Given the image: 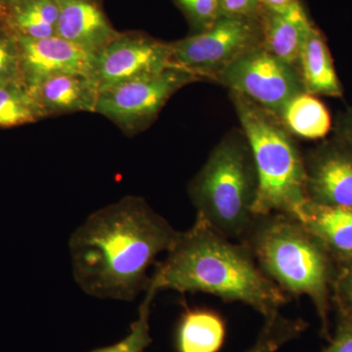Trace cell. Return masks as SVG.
Instances as JSON below:
<instances>
[{"label": "cell", "mask_w": 352, "mask_h": 352, "mask_svg": "<svg viewBox=\"0 0 352 352\" xmlns=\"http://www.w3.org/2000/svg\"><path fill=\"white\" fill-rule=\"evenodd\" d=\"M180 231L145 199L126 196L92 212L69 240L73 276L87 295L133 302L147 291L148 270Z\"/></svg>", "instance_id": "6da1fadb"}, {"label": "cell", "mask_w": 352, "mask_h": 352, "mask_svg": "<svg viewBox=\"0 0 352 352\" xmlns=\"http://www.w3.org/2000/svg\"><path fill=\"white\" fill-rule=\"evenodd\" d=\"M205 293L254 308L264 319L280 312L289 296L259 267L244 242L234 243L196 217L157 261L148 289Z\"/></svg>", "instance_id": "7a4b0ae2"}, {"label": "cell", "mask_w": 352, "mask_h": 352, "mask_svg": "<svg viewBox=\"0 0 352 352\" xmlns=\"http://www.w3.org/2000/svg\"><path fill=\"white\" fill-rule=\"evenodd\" d=\"M240 242L250 248L264 274L287 295L311 300L321 336L330 340L329 316L337 263L320 241L296 217L270 214L256 217Z\"/></svg>", "instance_id": "3957f363"}, {"label": "cell", "mask_w": 352, "mask_h": 352, "mask_svg": "<svg viewBox=\"0 0 352 352\" xmlns=\"http://www.w3.org/2000/svg\"><path fill=\"white\" fill-rule=\"evenodd\" d=\"M258 191L256 164L242 129L224 136L188 186L196 217L229 239L239 241L256 219Z\"/></svg>", "instance_id": "277c9868"}, {"label": "cell", "mask_w": 352, "mask_h": 352, "mask_svg": "<svg viewBox=\"0 0 352 352\" xmlns=\"http://www.w3.org/2000/svg\"><path fill=\"white\" fill-rule=\"evenodd\" d=\"M230 94L258 173L254 215L284 214L296 217L307 201L302 155L274 113L243 95Z\"/></svg>", "instance_id": "5b68a950"}, {"label": "cell", "mask_w": 352, "mask_h": 352, "mask_svg": "<svg viewBox=\"0 0 352 352\" xmlns=\"http://www.w3.org/2000/svg\"><path fill=\"white\" fill-rule=\"evenodd\" d=\"M258 17L220 16L206 31L170 43V67L214 82L241 57L263 46Z\"/></svg>", "instance_id": "8992f818"}, {"label": "cell", "mask_w": 352, "mask_h": 352, "mask_svg": "<svg viewBox=\"0 0 352 352\" xmlns=\"http://www.w3.org/2000/svg\"><path fill=\"white\" fill-rule=\"evenodd\" d=\"M200 82L188 72L176 68L122 83L99 94L95 113L115 122L126 134L138 133L156 119L176 91Z\"/></svg>", "instance_id": "52a82bcc"}, {"label": "cell", "mask_w": 352, "mask_h": 352, "mask_svg": "<svg viewBox=\"0 0 352 352\" xmlns=\"http://www.w3.org/2000/svg\"><path fill=\"white\" fill-rule=\"evenodd\" d=\"M215 82L275 116L289 99L305 92L298 69L273 56L263 46L234 62Z\"/></svg>", "instance_id": "ba28073f"}, {"label": "cell", "mask_w": 352, "mask_h": 352, "mask_svg": "<svg viewBox=\"0 0 352 352\" xmlns=\"http://www.w3.org/2000/svg\"><path fill=\"white\" fill-rule=\"evenodd\" d=\"M168 68H171L170 43L142 34H120L95 56L92 78L100 94Z\"/></svg>", "instance_id": "9c48e42d"}, {"label": "cell", "mask_w": 352, "mask_h": 352, "mask_svg": "<svg viewBox=\"0 0 352 352\" xmlns=\"http://www.w3.org/2000/svg\"><path fill=\"white\" fill-rule=\"evenodd\" d=\"M305 159V196L317 205L352 208V148L337 138Z\"/></svg>", "instance_id": "30bf717a"}, {"label": "cell", "mask_w": 352, "mask_h": 352, "mask_svg": "<svg viewBox=\"0 0 352 352\" xmlns=\"http://www.w3.org/2000/svg\"><path fill=\"white\" fill-rule=\"evenodd\" d=\"M14 38L19 47L23 80L29 88L61 74H94V55L59 36Z\"/></svg>", "instance_id": "8fae6325"}, {"label": "cell", "mask_w": 352, "mask_h": 352, "mask_svg": "<svg viewBox=\"0 0 352 352\" xmlns=\"http://www.w3.org/2000/svg\"><path fill=\"white\" fill-rule=\"evenodd\" d=\"M56 36L96 56L120 36L94 0H56Z\"/></svg>", "instance_id": "7c38bea8"}, {"label": "cell", "mask_w": 352, "mask_h": 352, "mask_svg": "<svg viewBox=\"0 0 352 352\" xmlns=\"http://www.w3.org/2000/svg\"><path fill=\"white\" fill-rule=\"evenodd\" d=\"M44 119L63 113H95L99 88L92 76L61 74L29 88Z\"/></svg>", "instance_id": "4fadbf2b"}, {"label": "cell", "mask_w": 352, "mask_h": 352, "mask_svg": "<svg viewBox=\"0 0 352 352\" xmlns=\"http://www.w3.org/2000/svg\"><path fill=\"white\" fill-rule=\"evenodd\" d=\"M296 219L320 241L337 264L352 261V208L307 201Z\"/></svg>", "instance_id": "5bb4252c"}, {"label": "cell", "mask_w": 352, "mask_h": 352, "mask_svg": "<svg viewBox=\"0 0 352 352\" xmlns=\"http://www.w3.org/2000/svg\"><path fill=\"white\" fill-rule=\"evenodd\" d=\"M298 69L307 94L335 98L342 96V83L336 73L327 43L314 25L303 39Z\"/></svg>", "instance_id": "9a60e30c"}, {"label": "cell", "mask_w": 352, "mask_h": 352, "mask_svg": "<svg viewBox=\"0 0 352 352\" xmlns=\"http://www.w3.org/2000/svg\"><path fill=\"white\" fill-rule=\"evenodd\" d=\"M261 21L264 50L298 69L303 39L309 28L314 25L308 19L307 12L287 15L263 8Z\"/></svg>", "instance_id": "2e32d148"}, {"label": "cell", "mask_w": 352, "mask_h": 352, "mask_svg": "<svg viewBox=\"0 0 352 352\" xmlns=\"http://www.w3.org/2000/svg\"><path fill=\"white\" fill-rule=\"evenodd\" d=\"M226 322L208 308H187L175 333V352H219L226 340Z\"/></svg>", "instance_id": "e0dca14e"}, {"label": "cell", "mask_w": 352, "mask_h": 352, "mask_svg": "<svg viewBox=\"0 0 352 352\" xmlns=\"http://www.w3.org/2000/svg\"><path fill=\"white\" fill-rule=\"evenodd\" d=\"M56 0H25L0 3V25L14 36L47 38L56 36Z\"/></svg>", "instance_id": "ac0fdd59"}, {"label": "cell", "mask_w": 352, "mask_h": 352, "mask_svg": "<svg viewBox=\"0 0 352 352\" xmlns=\"http://www.w3.org/2000/svg\"><path fill=\"white\" fill-rule=\"evenodd\" d=\"M276 117L292 135L308 140L324 139L333 129L332 117L325 104L307 92L289 99Z\"/></svg>", "instance_id": "d6986e66"}, {"label": "cell", "mask_w": 352, "mask_h": 352, "mask_svg": "<svg viewBox=\"0 0 352 352\" xmlns=\"http://www.w3.org/2000/svg\"><path fill=\"white\" fill-rule=\"evenodd\" d=\"M44 119L23 80L0 82V129L25 126Z\"/></svg>", "instance_id": "ffe728a7"}, {"label": "cell", "mask_w": 352, "mask_h": 352, "mask_svg": "<svg viewBox=\"0 0 352 352\" xmlns=\"http://www.w3.org/2000/svg\"><path fill=\"white\" fill-rule=\"evenodd\" d=\"M308 324L300 318H288L278 314L264 319L258 338L244 352H278L289 342L300 338Z\"/></svg>", "instance_id": "44dd1931"}, {"label": "cell", "mask_w": 352, "mask_h": 352, "mask_svg": "<svg viewBox=\"0 0 352 352\" xmlns=\"http://www.w3.org/2000/svg\"><path fill=\"white\" fill-rule=\"evenodd\" d=\"M156 294L145 292L143 302L139 307L138 317L131 324V330L124 339L111 346L100 347L89 352H145L151 346L153 340L150 329L151 305Z\"/></svg>", "instance_id": "7402d4cb"}, {"label": "cell", "mask_w": 352, "mask_h": 352, "mask_svg": "<svg viewBox=\"0 0 352 352\" xmlns=\"http://www.w3.org/2000/svg\"><path fill=\"white\" fill-rule=\"evenodd\" d=\"M175 2L193 28L194 34L206 31L220 17L221 0H175Z\"/></svg>", "instance_id": "603a6c76"}, {"label": "cell", "mask_w": 352, "mask_h": 352, "mask_svg": "<svg viewBox=\"0 0 352 352\" xmlns=\"http://www.w3.org/2000/svg\"><path fill=\"white\" fill-rule=\"evenodd\" d=\"M6 80H23L22 69L17 41L0 25V82Z\"/></svg>", "instance_id": "cb8c5ba5"}, {"label": "cell", "mask_w": 352, "mask_h": 352, "mask_svg": "<svg viewBox=\"0 0 352 352\" xmlns=\"http://www.w3.org/2000/svg\"><path fill=\"white\" fill-rule=\"evenodd\" d=\"M332 302L339 314H352V261L337 264L332 287Z\"/></svg>", "instance_id": "d4e9b609"}, {"label": "cell", "mask_w": 352, "mask_h": 352, "mask_svg": "<svg viewBox=\"0 0 352 352\" xmlns=\"http://www.w3.org/2000/svg\"><path fill=\"white\" fill-rule=\"evenodd\" d=\"M322 352H352V314H339L335 333Z\"/></svg>", "instance_id": "484cf974"}, {"label": "cell", "mask_w": 352, "mask_h": 352, "mask_svg": "<svg viewBox=\"0 0 352 352\" xmlns=\"http://www.w3.org/2000/svg\"><path fill=\"white\" fill-rule=\"evenodd\" d=\"M263 8L261 0H221L220 16L258 17Z\"/></svg>", "instance_id": "4316f807"}, {"label": "cell", "mask_w": 352, "mask_h": 352, "mask_svg": "<svg viewBox=\"0 0 352 352\" xmlns=\"http://www.w3.org/2000/svg\"><path fill=\"white\" fill-rule=\"evenodd\" d=\"M333 131L335 138L352 148V108H347L338 116Z\"/></svg>", "instance_id": "83f0119b"}, {"label": "cell", "mask_w": 352, "mask_h": 352, "mask_svg": "<svg viewBox=\"0 0 352 352\" xmlns=\"http://www.w3.org/2000/svg\"><path fill=\"white\" fill-rule=\"evenodd\" d=\"M261 6L267 10L281 14H295L305 11L300 0H261Z\"/></svg>", "instance_id": "f1b7e54d"}, {"label": "cell", "mask_w": 352, "mask_h": 352, "mask_svg": "<svg viewBox=\"0 0 352 352\" xmlns=\"http://www.w3.org/2000/svg\"><path fill=\"white\" fill-rule=\"evenodd\" d=\"M25 1V0H0V3H13V2Z\"/></svg>", "instance_id": "f546056e"}]
</instances>
